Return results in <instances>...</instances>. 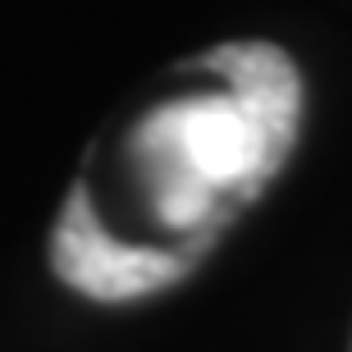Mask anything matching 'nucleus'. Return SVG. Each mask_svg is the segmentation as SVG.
Here are the masks:
<instances>
[{
  "label": "nucleus",
  "mask_w": 352,
  "mask_h": 352,
  "mask_svg": "<svg viewBox=\"0 0 352 352\" xmlns=\"http://www.w3.org/2000/svg\"><path fill=\"white\" fill-rule=\"evenodd\" d=\"M220 87L146 110L124 156L146 215L179 238L210 234L284 165L298 138L302 82L279 46L243 41L206 60Z\"/></svg>",
  "instance_id": "nucleus-1"
},
{
  "label": "nucleus",
  "mask_w": 352,
  "mask_h": 352,
  "mask_svg": "<svg viewBox=\"0 0 352 352\" xmlns=\"http://www.w3.org/2000/svg\"><path fill=\"white\" fill-rule=\"evenodd\" d=\"M55 270L65 284H74L87 298L101 302H124L138 298V293H151V288L179 279V265L165 261V256H151V252H138L129 243H115V238L101 229L96 210H91L87 192L69 197L65 215L55 224Z\"/></svg>",
  "instance_id": "nucleus-2"
}]
</instances>
